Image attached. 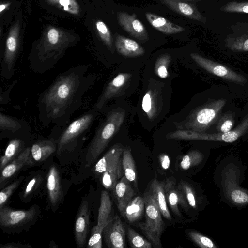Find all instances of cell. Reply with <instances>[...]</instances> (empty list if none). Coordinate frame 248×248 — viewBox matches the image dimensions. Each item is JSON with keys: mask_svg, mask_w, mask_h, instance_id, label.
<instances>
[{"mask_svg": "<svg viewBox=\"0 0 248 248\" xmlns=\"http://www.w3.org/2000/svg\"><path fill=\"white\" fill-rule=\"evenodd\" d=\"M234 123L233 114L227 112L219 118L217 125V129L224 133L231 131Z\"/></svg>", "mask_w": 248, "mask_h": 248, "instance_id": "obj_39", "label": "cell"}, {"mask_svg": "<svg viewBox=\"0 0 248 248\" xmlns=\"http://www.w3.org/2000/svg\"><path fill=\"white\" fill-rule=\"evenodd\" d=\"M46 187L50 202L54 207L58 205L63 198L60 173L54 165L50 167L47 173Z\"/></svg>", "mask_w": 248, "mask_h": 248, "instance_id": "obj_19", "label": "cell"}, {"mask_svg": "<svg viewBox=\"0 0 248 248\" xmlns=\"http://www.w3.org/2000/svg\"><path fill=\"white\" fill-rule=\"evenodd\" d=\"M76 41L73 34L58 28H47L29 56L31 69L39 74L52 69Z\"/></svg>", "mask_w": 248, "mask_h": 248, "instance_id": "obj_2", "label": "cell"}, {"mask_svg": "<svg viewBox=\"0 0 248 248\" xmlns=\"http://www.w3.org/2000/svg\"><path fill=\"white\" fill-rule=\"evenodd\" d=\"M190 57L200 67L218 77L239 84L247 82L246 78L243 75L197 53H191Z\"/></svg>", "mask_w": 248, "mask_h": 248, "instance_id": "obj_10", "label": "cell"}, {"mask_svg": "<svg viewBox=\"0 0 248 248\" xmlns=\"http://www.w3.org/2000/svg\"><path fill=\"white\" fill-rule=\"evenodd\" d=\"M182 1H189V0H180Z\"/></svg>", "mask_w": 248, "mask_h": 248, "instance_id": "obj_48", "label": "cell"}, {"mask_svg": "<svg viewBox=\"0 0 248 248\" xmlns=\"http://www.w3.org/2000/svg\"><path fill=\"white\" fill-rule=\"evenodd\" d=\"M164 184V182L155 179L151 183L149 190L163 216L168 220H171V216L167 204Z\"/></svg>", "mask_w": 248, "mask_h": 248, "instance_id": "obj_23", "label": "cell"}, {"mask_svg": "<svg viewBox=\"0 0 248 248\" xmlns=\"http://www.w3.org/2000/svg\"><path fill=\"white\" fill-rule=\"evenodd\" d=\"M104 227L97 224L91 230V233L88 240L87 248H101L102 247V235Z\"/></svg>", "mask_w": 248, "mask_h": 248, "instance_id": "obj_37", "label": "cell"}, {"mask_svg": "<svg viewBox=\"0 0 248 248\" xmlns=\"http://www.w3.org/2000/svg\"><path fill=\"white\" fill-rule=\"evenodd\" d=\"M17 80H15L10 86L8 89L6 91V93H0V104H5L8 101L9 94L14 86L16 84Z\"/></svg>", "mask_w": 248, "mask_h": 248, "instance_id": "obj_44", "label": "cell"}, {"mask_svg": "<svg viewBox=\"0 0 248 248\" xmlns=\"http://www.w3.org/2000/svg\"><path fill=\"white\" fill-rule=\"evenodd\" d=\"M31 247V245H23L18 243L15 242L6 244L4 245H1V248H27Z\"/></svg>", "mask_w": 248, "mask_h": 248, "instance_id": "obj_46", "label": "cell"}, {"mask_svg": "<svg viewBox=\"0 0 248 248\" xmlns=\"http://www.w3.org/2000/svg\"><path fill=\"white\" fill-rule=\"evenodd\" d=\"M19 20L11 28L7 36L4 51L0 59V73L2 78L10 79L14 74L19 50Z\"/></svg>", "mask_w": 248, "mask_h": 248, "instance_id": "obj_8", "label": "cell"}, {"mask_svg": "<svg viewBox=\"0 0 248 248\" xmlns=\"http://www.w3.org/2000/svg\"><path fill=\"white\" fill-rule=\"evenodd\" d=\"M145 16L154 28L164 33L175 34L185 31L183 27L171 22L162 16L150 13H146Z\"/></svg>", "mask_w": 248, "mask_h": 248, "instance_id": "obj_24", "label": "cell"}, {"mask_svg": "<svg viewBox=\"0 0 248 248\" xmlns=\"http://www.w3.org/2000/svg\"><path fill=\"white\" fill-rule=\"evenodd\" d=\"M103 236L105 243L109 248H124L125 245V229L121 219L113 218L103 230Z\"/></svg>", "mask_w": 248, "mask_h": 248, "instance_id": "obj_11", "label": "cell"}, {"mask_svg": "<svg viewBox=\"0 0 248 248\" xmlns=\"http://www.w3.org/2000/svg\"><path fill=\"white\" fill-rule=\"evenodd\" d=\"M42 180V176L37 175L29 181L22 193L23 201H27L28 199L32 197L33 194L39 189Z\"/></svg>", "mask_w": 248, "mask_h": 248, "instance_id": "obj_33", "label": "cell"}, {"mask_svg": "<svg viewBox=\"0 0 248 248\" xmlns=\"http://www.w3.org/2000/svg\"><path fill=\"white\" fill-rule=\"evenodd\" d=\"M170 61V56L168 54L160 56L157 60L155 65V72L159 78H166L168 77L167 67Z\"/></svg>", "mask_w": 248, "mask_h": 248, "instance_id": "obj_38", "label": "cell"}, {"mask_svg": "<svg viewBox=\"0 0 248 248\" xmlns=\"http://www.w3.org/2000/svg\"><path fill=\"white\" fill-rule=\"evenodd\" d=\"M31 163V148H26L1 170L0 188H2L12 178L14 177L23 167Z\"/></svg>", "mask_w": 248, "mask_h": 248, "instance_id": "obj_14", "label": "cell"}, {"mask_svg": "<svg viewBox=\"0 0 248 248\" xmlns=\"http://www.w3.org/2000/svg\"><path fill=\"white\" fill-rule=\"evenodd\" d=\"M45 1L49 5L73 15H78L80 11L79 4L76 0H45Z\"/></svg>", "mask_w": 248, "mask_h": 248, "instance_id": "obj_30", "label": "cell"}, {"mask_svg": "<svg viewBox=\"0 0 248 248\" xmlns=\"http://www.w3.org/2000/svg\"><path fill=\"white\" fill-rule=\"evenodd\" d=\"M117 200L118 209L123 217H124L126 208L135 195L134 190L130 182L124 175L118 181L113 189Z\"/></svg>", "mask_w": 248, "mask_h": 248, "instance_id": "obj_17", "label": "cell"}, {"mask_svg": "<svg viewBox=\"0 0 248 248\" xmlns=\"http://www.w3.org/2000/svg\"><path fill=\"white\" fill-rule=\"evenodd\" d=\"M57 149V140L47 139L38 141L31 148V157L36 162L45 160Z\"/></svg>", "mask_w": 248, "mask_h": 248, "instance_id": "obj_22", "label": "cell"}, {"mask_svg": "<svg viewBox=\"0 0 248 248\" xmlns=\"http://www.w3.org/2000/svg\"><path fill=\"white\" fill-rule=\"evenodd\" d=\"M169 9L185 17L203 23L207 19L198 10L195 6L180 0H159Z\"/></svg>", "mask_w": 248, "mask_h": 248, "instance_id": "obj_18", "label": "cell"}, {"mask_svg": "<svg viewBox=\"0 0 248 248\" xmlns=\"http://www.w3.org/2000/svg\"><path fill=\"white\" fill-rule=\"evenodd\" d=\"M188 234L193 241L202 248L215 247L213 243L209 238L201 235L196 232L190 231L188 232Z\"/></svg>", "mask_w": 248, "mask_h": 248, "instance_id": "obj_41", "label": "cell"}, {"mask_svg": "<svg viewBox=\"0 0 248 248\" xmlns=\"http://www.w3.org/2000/svg\"><path fill=\"white\" fill-rule=\"evenodd\" d=\"M95 27L98 34L102 41L108 47V49L113 52V41L109 28L103 21L100 20L96 22Z\"/></svg>", "mask_w": 248, "mask_h": 248, "instance_id": "obj_32", "label": "cell"}, {"mask_svg": "<svg viewBox=\"0 0 248 248\" xmlns=\"http://www.w3.org/2000/svg\"><path fill=\"white\" fill-rule=\"evenodd\" d=\"M164 183L167 202L173 213L176 216L180 217L181 214L179 210L178 204L185 209H187L186 199L183 192L178 185H176V181L173 178L167 179Z\"/></svg>", "mask_w": 248, "mask_h": 248, "instance_id": "obj_16", "label": "cell"}, {"mask_svg": "<svg viewBox=\"0 0 248 248\" xmlns=\"http://www.w3.org/2000/svg\"><path fill=\"white\" fill-rule=\"evenodd\" d=\"M225 103V100L218 99L200 107L189 115L185 128L199 132L206 130L217 120Z\"/></svg>", "mask_w": 248, "mask_h": 248, "instance_id": "obj_6", "label": "cell"}, {"mask_svg": "<svg viewBox=\"0 0 248 248\" xmlns=\"http://www.w3.org/2000/svg\"><path fill=\"white\" fill-rule=\"evenodd\" d=\"M218 11L221 16H236L238 19H248V0H230L222 1Z\"/></svg>", "mask_w": 248, "mask_h": 248, "instance_id": "obj_20", "label": "cell"}, {"mask_svg": "<svg viewBox=\"0 0 248 248\" xmlns=\"http://www.w3.org/2000/svg\"><path fill=\"white\" fill-rule=\"evenodd\" d=\"M143 198L146 220L139 226L154 247L162 248L160 238L164 229L162 214L150 190L144 193Z\"/></svg>", "mask_w": 248, "mask_h": 248, "instance_id": "obj_5", "label": "cell"}, {"mask_svg": "<svg viewBox=\"0 0 248 248\" xmlns=\"http://www.w3.org/2000/svg\"><path fill=\"white\" fill-rule=\"evenodd\" d=\"M229 46L232 50L248 51V35H242L233 41H230Z\"/></svg>", "mask_w": 248, "mask_h": 248, "instance_id": "obj_42", "label": "cell"}, {"mask_svg": "<svg viewBox=\"0 0 248 248\" xmlns=\"http://www.w3.org/2000/svg\"><path fill=\"white\" fill-rule=\"evenodd\" d=\"M23 178V176L20 177L7 186L1 190L0 192V208L4 206L10 196L22 182Z\"/></svg>", "mask_w": 248, "mask_h": 248, "instance_id": "obj_35", "label": "cell"}, {"mask_svg": "<svg viewBox=\"0 0 248 248\" xmlns=\"http://www.w3.org/2000/svg\"><path fill=\"white\" fill-rule=\"evenodd\" d=\"M117 20L121 27L131 36L141 41L148 40L145 27L135 14L120 12L117 14Z\"/></svg>", "mask_w": 248, "mask_h": 248, "instance_id": "obj_13", "label": "cell"}, {"mask_svg": "<svg viewBox=\"0 0 248 248\" xmlns=\"http://www.w3.org/2000/svg\"><path fill=\"white\" fill-rule=\"evenodd\" d=\"M145 208L144 198L137 196L133 198L127 206L124 217L129 222L139 220L142 216Z\"/></svg>", "mask_w": 248, "mask_h": 248, "instance_id": "obj_29", "label": "cell"}, {"mask_svg": "<svg viewBox=\"0 0 248 248\" xmlns=\"http://www.w3.org/2000/svg\"><path fill=\"white\" fill-rule=\"evenodd\" d=\"M159 160L163 169L166 170L169 168L170 160L167 155L165 154H160L159 155Z\"/></svg>", "mask_w": 248, "mask_h": 248, "instance_id": "obj_45", "label": "cell"}, {"mask_svg": "<svg viewBox=\"0 0 248 248\" xmlns=\"http://www.w3.org/2000/svg\"><path fill=\"white\" fill-rule=\"evenodd\" d=\"M232 200L237 203H244L248 201V196L240 190H235L231 194Z\"/></svg>", "mask_w": 248, "mask_h": 248, "instance_id": "obj_43", "label": "cell"}, {"mask_svg": "<svg viewBox=\"0 0 248 248\" xmlns=\"http://www.w3.org/2000/svg\"><path fill=\"white\" fill-rule=\"evenodd\" d=\"M124 148L120 143L113 145L94 166V172L101 175L102 185L107 189L113 190L116 183L124 175L122 155Z\"/></svg>", "mask_w": 248, "mask_h": 248, "instance_id": "obj_4", "label": "cell"}, {"mask_svg": "<svg viewBox=\"0 0 248 248\" xmlns=\"http://www.w3.org/2000/svg\"><path fill=\"white\" fill-rule=\"evenodd\" d=\"M98 111L93 108L72 121L62 131L57 140V152L60 153L66 146L76 141L91 128Z\"/></svg>", "mask_w": 248, "mask_h": 248, "instance_id": "obj_7", "label": "cell"}, {"mask_svg": "<svg viewBox=\"0 0 248 248\" xmlns=\"http://www.w3.org/2000/svg\"><path fill=\"white\" fill-rule=\"evenodd\" d=\"M90 217L88 202L84 201L79 206L74 226L75 239L78 248L83 247L86 242L90 227Z\"/></svg>", "mask_w": 248, "mask_h": 248, "instance_id": "obj_12", "label": "cell"}, {"mask_svg": "<svg viewBox=\"0 0 248 248\" xmlns=\"http://www.w3.org/2000/svg\"><path fill=\"white\" fill-rule=\"evenodd\" d=\"M155 100L153 91L149 90L143 97L142 108L149 118H152L155 113Z\"/></svg>", "mask_w": 248, "mask_h": 248, "instance_id": "obj_36", "label": "cell"}, {"mask_svg": "<svg viewBox=\"0 0 248 248\" xmlns=\"http://www.w3.org/2000/svg\"><path fill=\"white\" fill-rule=\"evenodd\" d=\"M24 147V143L21 139L16 138L10 140L0 158V170L15 159L25 149Z\"/></svg>", "mask_w": 248, "mask_h": 248, "instance_id": "obj_27", "label": "cell"}, {"mask_svg": "<svg viewBox=\"0 0 248 248\" xmlns=\"http://www.w3.org/2000/svg\"><path fill=\"white\" fill-rule=\"evenodd\" d=\"M130 77L131 74L126 73L117 75L107 85L93 108L98 111L100 110L109 100L118 94Z\"/></svg>", "mask_w": 248, "mask_h": 248, "instance_id": "obj_15", "label": "cell"}, {"mask_svg": "<svg viewBox=\"0 0 248 248\" xmlns=\"http://www.w3.org/2000/svg\"><path fill=\"white\" fill-rule=\"evenodd\" d=\"M9 5V4H1L0 6V12L1 13L4 10H5Z\"/></svg>", "mask_w": 248, "mask_h": 248, "instance_id": "obj_47", "label": "cell"}, {"mask_svg": "<svg viewBox=\"0 0 248 248\" xmlns=\"http://www.w3.org/2000/svg\"><path fill=\"white\" fill-rule=\"evenodd\" d=\"M89 65L70 68L56 77L38 98L39 119L42 125L58 127L67 124L72 114L81 106L82 99L97 79L88 73Z\"/></svg>", "mask_w": 248, "mask_h": 248, "instance_id": "obj_1", "label": "cell"}, {"mask_svg": "<svg viewBox=\"0 0 248 248\" xmlns=\"http://www.w3.org/2000/svg\"><path fill=\"white\" fill-rule=\"evenodd\" d=\"M125 116L124 111L118 109L108 113L88 147L85 157L87 166L97 160L119 130Z\"/></svg>", "mask_w": 248, "mask_h": 248, "instance_id": "obj_3", "label": "cell"}, {"mask_svg": "<svg viewBox=\"0 0 248 248\" xmlns=\"http://www.w3.org/2000/svg\"><path fill=\"white\" fill-rule=\"evenodd\" d=\"M113 217L112 216V202L110 196L107 191L103 190L101 194L97 224L104 228Z\"/></svg>", "mask_w": 248, "mask_h": 248, "instance_id": "obj_26", "label": "cell"}, {"mask_svg": "<svg viewBox=\"0 0 248 248\" xmlns=\"http://www.w3.org/2000/svg\"><path fill=\"white\" fill-rule=\"evenodd\" d=\"M27 123L23 120L14 118L4 113H0V133L15 134L25 128L29 127Z\"/></svg>", "mask_w": 248, "mask_h": 248, "instance_id": "obj_25", "label": "cell"}, {"mask_svg": "<svg viewBox=\"0 0 248 248\" xmlns=\"http://www.w3.org/2000/svg\"><path fill=\"white\" fill-rule=\"evenodd\" d=\"M127 236L130 247L132 248H151L152 243L144 238L133 229L128 227Z\"/></svg>", "mask_w": 248, "mask_h": 248, "instance_id": "obj_31", "label": "cell"}, {"mask_svg": "<svg viewBox=\"0 0 248 248\" xmlns=\"http://www.w3.org/2000/svg\"><path fill=\"white\" fill-rule=\"evenodd\" d=\"M37 216L35 206L28 210H14L6 206L0 208V225L6 229L23 228L35 220Z\"/></svg>", "mask_w": 248, "mask_h": 248, "instance_id": "obj_9", "label": "cell"}, {"mask_svg": "<svg viewBox=\"0 0 248 248\" xmlns=\"http://www.w3.org/2000/svg\"><path fill=\"white\" fill-rule=\"evenodd\" d=\"M115 44L117 52L125 57H139L144 54L143 48L137 42L120 35L116 36Z\"/></svg>", "mask_w": 248, "mask_h": 248, "instance_id": "obj_21", "label": "cell"}, {"mask_svg": "<svg viewBox=\"0 0 248 248\" xmlns=\"http://www.w3.org/2000/svg\"><path fill=\"white\" fill-rule=\"evenodd\" d=\"M178 186L183 192L189 204L193 208H196V201L195 197L193 191L189 185L186 181H182L179 183Z\"/></svg>", "mask_w": 248, "mask_h": 248, "instance_id": "obj_40", "label": "cell"}, {"mask_svg": "<svg viewBox=\"0 0 248 248\" xmlns=\"http://www.w3.org/2000/svg\"><path fill=\"white\" fill-rule=\"evenodd\" d=\"M122 166L124 175L137 187L138 180L135 163L129 147L124 148L122 155Z\"/></svg>", "mask_w": 248, "mask_h": 248, "instance_id": "obj_28", "label": "cell"}, {"mask_svg": "<svg viewBox=\"0 0 248 248\" xmlns=\"http://www.w3.org/2000/svg\"><path fill=\"white\" fill-rule=\"evenodd\" d=\"M202 160V155L197 151L192 150L185 155L180 162L181 168L185 170L198 164Z\"/></svg>", "mask_w": 248, "mask_h": 248, "instance_id": "obj_34", "label": "cell"}]
</instances>
